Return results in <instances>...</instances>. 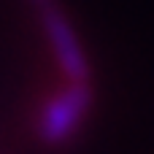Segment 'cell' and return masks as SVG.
Wrapping results in <instances>:
<instances>
[{
	"mask_svg": "<svg viewBox=\"0 0 154 154\" xmlns=\"http://www.w3.org/2000/svg\"><path fill=\"white\" fill-rule=\"evenodd\" d=\"M92 106V87L87 84H70L65 89H60L57 95H51L41 111H38V135L46 143H60L65 138H70L84 116L89 114Z\"/></svg>",
	"mask_w": 154,
	"mask_h": 154,
	"instance_id": "1",
	"label": "cell"
},
{
	"mask_svg": "<svg viewBox=\"0 0 154 154\" xmlns=\"http://www.w3.org/2000/svg\"><path fill=\"white\" fill-rule=\"evenodd\" d=\"M30 3H32L35 11H38V8H43V5H49V3H54V0H30Z\"/></svg>",
	"mask_w": 154,
	"mask_h": 154,
	"instance_id": "3",
	"label": "cell"
},
{
	"mask_svg": "<svg viewBox=\"0 0 154 154\" xmlns=\"http://www.w3.org/2000/svg\"><path fill=\"white\" fill-rule=\"evenodd\" d=\"M38 14H41V27H43L46 43L54 54L57 68L62 70L65 81L87 84L89 81V62H87V54H84V49L76 38V30L70 27L68 16L60 11L57 3H49L43 8H38Z\"/></svg>",
	"mask_w": 154,
	"mask_h": 154,
	"instance_id": "2",
	"label": "cell"
}]
</instances>
